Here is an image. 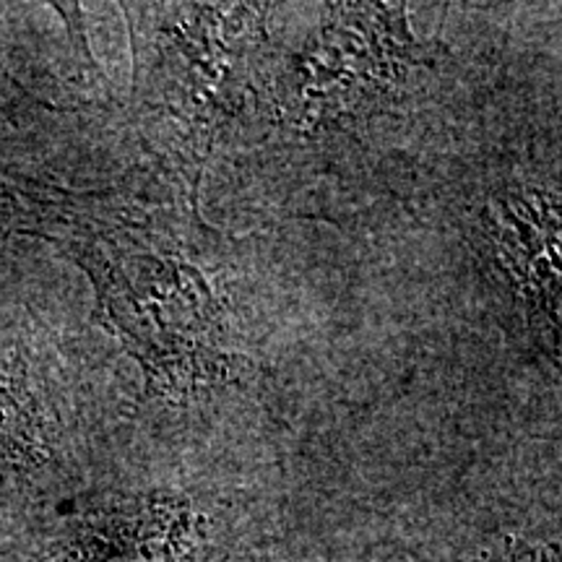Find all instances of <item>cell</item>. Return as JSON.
Returning a JSON list of instances; mask_svg holds the SVG:
<instances>
[{
  "label": "cell",
  "instance_id": "1",
  "mask_svg": "<svg viewBox=\"0 0 562 562\" xmlns=\"http://www.w3.org/2000/svg\"><path fill=\"white\" fill-rule=\"evenodd\" d=\"M188 531V516L178 505L151 503L81 526L40 562H182Z\"/></svg>",
  "mask_w": 562,
  "mask_h": 562
},
{
  "label": "cell",
  "instance_id": "2",
  "mask_svg": "<svg viewBox=\"0 0 562 562\" xmlns=\"http://www.w3.org/2000/svg\"><path fill=\"white\" fill-rule=\"evenodd\" d=\"M472 562H552L550 554L531 550L526 544H508L503 554L497 558H484V560H472Z\"/></svg>",
  "mask_w": 562,
  "mask_h": 562
}]
</instances>
